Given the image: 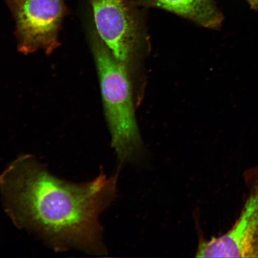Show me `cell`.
<instances>
[{
  "label": "cell",
  "instance_id": "obj_1",
  "mask_svg": "<svg viewBox=\"0 0 258 258\" xmlns=\"http://www.w3.org/2000/svg\"><path fill=\"white\" fill-rule=\"evenodd\" d=\"M118 174L101 171L92 181L73 183L52 175L31 155H21L0 176L5 212L19 228L54 250L107 254L99 217L117 196Z\"/></svg>",
  "mask_w": 258,
  "mask_h": 258
},
{
  "label": "cell",
  "instance_id": "obj_2",
  "mask_svg": "<svg viewBox=\"0 0 258 258\" xmlns=\"http://www.w3.org/2000/svg\"><path fill=\"white\" fill-rule=\"evenodd\" d=\"M90 35L112 147L120 163L137 160L144 148L135 117L130 73L95 30Z\"/></svg>",
  "mask_w": 258,
  "mask_h": 258
},
{
  "label": "cell",
  "instance_id": "obj_3",
  "mask_svg": "<svg viewBox=\"0 0 258 258\" xmlns=\"http://www.w3.org/2000/svg\"><path fill=\"white\" fill-rule=\"evenodd\" d=\"M96 33L130 73L141 41L142 14L137 0H88Z\"/></svg>",
  "mask_w": 258,
  "mask_h": 258
},
{
  "label": "cell",
  "instance_id": "obj_4",
  "mask_svg": "<svg viewBox=\"0 0 258 258\" xmlns=\"http://www.w3.org/2000/svg\"><path fill=\"white\" fill-rule=\"evenodd\" d=\"M16 26L19 50L50 54L59 46L58 34L68 9L64 0H5Z\"/></svg>",
  "mask_w": 258,
  "mask_h": 258
},
{
  "label": "cell",
  "instance_id": "obj_5",
  "mask_svg": "<svg viewBox=\"0 0 258 258\" xmlns=\"http://www.w3.org/2000/svg\"><path fill=\"white\" fill-rule=\"evenodd\" d=\"M197 257H258V185L227 233L210 240L200 238Z\"/></svg>",
  "mask_w": 258,
  "mask_h": 258
},
{
  "label": "cell",
  "instance_id": "obj_6",
  "mask_svg": "<svg viewBox=\"0 0 258 258\" xmlns=\"http://www.w3.org/2000/svg\"><path fill=\"white\" fill-rule=\"evenodd\" d=\"M143 8L164 10L195 22L202 27L217 29L223 16L215 0H137Z\"/></svg>",
  "mask_w": 258,
  "mask_h": 258
},
{
  "label": "cell",
  "instance_id": "obj_7",
  "mask_svg": "<svg viewBox=\"0 0 258 258\" xmlns=\"http://www.w3.org/2000/svg\"><path fill=\"white\" fill-rule=\"evenodd\" d=\"M247 2L251 8L258 10V0H247Z\"/></svg>",
  "mask_w": 258,
  "mask_h": 258
}]
</instances>
